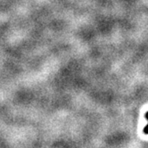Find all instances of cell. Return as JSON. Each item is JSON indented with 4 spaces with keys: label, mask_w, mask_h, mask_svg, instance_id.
Here are the masks:
<instances>
[{
    "label": "cell",
    "mask_w": 148,
    "mask_h": 148,
    "mask_svg": "<svg viewBox=\"0 0 148 148\" xmlns=\"http://www.w3.org/2000/svg\"><path fill=\"white\" fill-rule=\"evenodd\" d=\"M144 133L148 135V124L145 127V129H144Z\"/></svg>",
    "instance_id": "cell-1"
},
{
    "label": "cell",
    "mask_w": 148,
    "mask_h": 148,
    "mask_svg": "<svg viewBox=\"0 0 148 148\" xmlns=\"http://www.w3.org/2000/svg\"><path fill=\"white\" fill-rule=\"evenodd\" d=\"M145 118H146V119L148 120V112H147L145 113Z\"/></svg>",
    "instance_id": "cell-2"
}]
</instances>
